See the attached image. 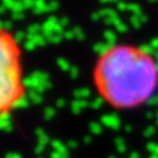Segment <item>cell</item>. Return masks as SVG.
I'll list each match as a JSON object with an SVG mask.
<instances>
[{
    "label": "cell",
    "mask_w": 158,
    "mask_h": 158,
    "mask_svg": "<svg viewBox=\"0 0 158 158\" xmlns=\"http://www.w3.org/2000/svg\"><path fill=\"white\" fill-rule=\"evenodd\" d=\"M91 78L104 104L115 111H133L158 92V59L144 46L116 42L96 57Z\"/></svg>",
    "instance_id": "cell-1"
},
{
    "label": "cell",
    "mask_w": 158,
    "mask_h": 158,
    "mask_svg": "<svg viewBox=\"0 0 158 158\" xmlns=\"http://www.w3.org/2000/svg\"><path fill=\"white\" fill-rule=\"evenodd\" d=\"M27 98L24 53L11 29L0 31V115L7 118L16 112Z\"/></svg>",
    "instance_id": "cell-2"
}]
</instances>
